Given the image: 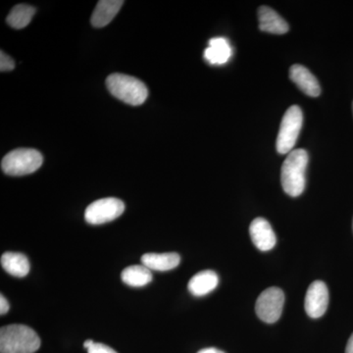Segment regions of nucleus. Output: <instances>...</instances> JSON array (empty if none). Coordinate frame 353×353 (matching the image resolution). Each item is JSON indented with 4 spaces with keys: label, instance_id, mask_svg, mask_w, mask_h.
Returning <instances> with one entry per match:
<instances>
[{
    "label": "nucleus",
    "instance_id": "obj_5",
    "mask_svg": "<svg viewBox=\"0 0 353 353\" xmlns=\"http://www.w3.org/2000/svg\"><path fill=\"white\" fill-rule=\"evenodd\" d=\"M303 124V114L301 108L297 105L290 106L285 111L280 131H279L276 148L281 154H288L294 150L299 132Z\"/></svg>",
    "mask_w": 353,
    "mask_h": 353
},
{
    "label": "nucleus",
    "instance_id": "obj_4",
    "mask_svg": "<svg viewBox=\"0 0 353 353\" xmlns=\"http://www.w3.org/2000/svg\"><path fill=\"white\" fill-rule=\"evenodd\" d=\"M43 162L41 153L32 148H19L9 152L1 161L3 173L9 176H25L38 170Z\"/></svg>",
    "mask_w": 353,
    "mask_h": 353
},
{
    "label": "nucleus",
    "instance_id": "obj_3",
    "mask_svg": "<svg viewBox=\"0 0 353 353\" xmlns=\"http://www.w3.org/2000/svg\"><path fill=\"white\" fill-rule=\"evenodd\" d=\"M106 85L113 97L130 105H141L148 97V88L145 83L134 77L125 74L117 73L109 76Z\"/></svg>",
    "mask_w": 353,
    "mask_h": 353
},
{
    "label": "nucleus",
    "instance_id": "obj_18",
    "mask_svg": "<svg viewBox=\"0 0 353 353\" xmlns=\"http://www.w3.org/2000/svg\"><path fill=\"white\" fill-rule=\"evenodd\" d=\"M34 13H36V9L34 7L27 4H18L7 16V24L14 29H23L31 23Z\"/></svg>",
    "mask_w": 353,
    "mask_h": 353
},
{
    "label": "nucleus",
    "instance_id": "obj_9",
    "mask_svg": "<svg viewBox=\"0 0 353 353\" xmlns=\"http://www.w3.org/2000/svg\"><path fill=\"white\" fill-rule=\"evenodd\" d=\"M250 234L252 243L261 252H269L277 243V238L270 223L264 218H256L250 226Z\"/></svg>",
    "mask_w": 353,
    "mask_h": 353
},
{
    "label": "nucleus",
    "instance_id": "obj_21",
    "mask_svg": "<svg viewBox=\"0 0 353 353\" xmlns=\"http://www.w3.org/2000/svg\"><path fill=\"white\" fill-rule=\"evenodd\" d=\"M9 308H10V305H9L8 301L4 297L3 294H1V296H0V314H6Z\"/></svg>",
    "mask_w": 353,
    "mask_h": 353
},
{
    "label": "nucleus",
    "instance_id": "obj_12",
    "mask_svg": "<svg viewBox=\"0 0 353 353\" xmlns=\"http://www.w3.org/2000/svg\"><path fill=\"white\" fill-rule=\"evenodd\" d=\"M141 263L150 271H170L179 266L181 257L178 253H146L141 256Z\"/></svg>",
    "mask_w": 353,
    "mask_h": 353
},
{
    "label": "nucleus",
    "instance_id": "obj_8",
    "mask_svg": "<svg viewBox=\"0 0 353 353\" xmlns=\"http://www.w3.org/2000/svg\"><path fill=\"white\" fill-rule=\"evenodd\" d=\"M329 304V290L322 281H315L309 285L304 307L310 318L318 319L326 313Z\"/></svg>",
    "mask_w": 353,
    "mask_h": 353
},
{
    "label": "nucleus",
    "instance_id": "obj_14",
    "mask_svg": "<svg viewBox=\"0 0 353 353\" xmlns=\"http://www.w3.org/2000/svg\"><path fill=\"white\" fill-rule=\"evenodd\" d=\"M219 284V278L214 271L199 272L190 279L188 289L194 296H204L210 294Z\"/></svg>",
    "mask_w": 353,
    "mask_h": 353
},
{
    "label": "nucleus",
    "instance_id": "obj_17",
    "mask_svg": "<svg viewBox=\"0 0 353 353\" xmlns=\"http://www.w3.org/2000/svg\"><path fill=\"white\" fill-rule=\"evenodd\" d=\"M121 279L130 287L141 288L152 282V271L143 265H132L122 272Z\"/></svg>",
    "mask_w": 353,
    "mask_h": 353
},
{
    "label": "nucleus",
    "instance_id": "obj_20",
    "mask_svg": "<svg viewBox=\"0 0 353 353\" xmlns=\"http://www.w3.org/2000/svg\"><path fill=\"white\" fill-rule=\"evenodd\" d=\"M88 353H117L113 348L101 343H94L92 347L88 348Z\"/></svg>",
    "mask_w": 353,
    "mask_h": 353
},
{
    "label": "nucleus",
    "instance_id": "obj_7",
    "mask_svg": "<svg viewBox=\"0 0 353 353\" xmlns=\"http://www.w3.org/2000/svg\"><path fill=\"white\" fill-rule=\"evenodd\" d=\"M124 211V202L115 197H108L90 203L85 209V219L90 225L105 224L117 219Z\"/></svg>",
    "mask_w": 353,
    "mask_h": 353
},
{
    "label": "nucleus",
    "instance_id": "obj_11",
    "mask_svg": "<svg viewBox=\"0 0 353 353\" xmlns=\"http://www.w3.org/2000/svg\"><path fill=\"white\" fill-rule=\"evenodd\" d=\"M259 29L262 32L284 34L289 32V24L274 9L261 6L259 9Z\"/></svg>",
    "mask_w": 353,
    "mask_h": 353
},
{
    "label": "nucleus",
    "instance_id": "obj_25",
    "mask_svg": "<svg viewBox=\"0 0 353 353\" xmlns=\"http://www.w3.org/2000/svg\"><path fill=\"white\" fill-rule=\"evenodd\" d=\"M352 110H353V103H352Z\"/></svg>",
    "mask_w": 353,
    "mask_h": 353
},
{
    "label": "nucleus",
    "instance_id": "obj_13",
    "mask_svg": "<svg viewBox=\"0 0 353 353\" xmlns=\"http://www.w3.org/2000/svg\"><path fill=\"white\" fill-rule=\"evenodd\" d=\"M123 4L124 1L122 0H101L97 2L90 19L92 25L94 28L105 27L117 15Z\"/></svg>",
    "mask_w": 353,
    "mask_h": 353
},
{
    "label": "nucleus",
    "instance_id": "obj_15",
    "mask_svg": "<svg viewBox=\"0 0 353 353\" xmlns=\"http://www.w3.org/2000/svg\"><path fill=\"white\" fill-rule=\"evenodd\" d=\"M231 46L225 38H214L209 41L208 48L204 51V58L211 65L227 63L232 57Z\"/></svg>",
    "mask_w": 353,
    "mask_h": 353
},
{
    "label": "nucleus",
    "instance_id": "obj_2",
    "mask_svg": "<svg viewBox=\"0 0 353 353\" xmlns=\"http://www.w3.org/2000/svg\"><path fill=\"white\" fill-rule=\"evenodd\" d=\"M41 347L38 334L25 325H8L0 329V352L34 353Z\"/></svg>",
    "mask_w": 353,
    "mask_h": 353
},
{
    "label": "nucleus",
    "instance_id": "obj_24",
    "mask_svg": "<svg viewBox=\"0 0 353 353\" xmlns=\"http://www.w3.org/2000/svg\"><path fill=\"white\" fill-rule=\"evenodd\" d=\"M94 345V341L88 340V341H85V343H83V347L87 348V350H88V348L92 347V345Z\"/></svg>",
    "mask_w": 353,
    "mask_h": 353
},
{
    "label": "nucleus",
    "instance_id": "obj_23",
    "mask_svg": "<svg viewBox=\"0 0 353 353\" xmlns=\"http://www.w3.org/2000/svg\"><path fill=\"white\" fill-rule=\"evenodd\" d=\"M345 353H353V334L350 336V340L347 341Z\"/></svg>",
    "mask_w": 353,
    "mask_h": 353
},
{
    "label": "nucleus",
    "instance_id": "obj_22",
    "mask_svg": "<svg viewBox=\"0 0 353 353\" xmlns=\"http://www.w3.org/2000/svg\"><path fill=\"white\" fill-rule=\"evenodd\" d=\"M197 353H225L222 350H218L215 347L204 348V350H199Z\"/></svg>",
    "mask_w": 353,
    "mask_h": 353
},
{
    "label": "nucleus",
    "instance_id": "obj_6",
    "mask_svg": "<svg viewBox=\"0 0 353 353\" xmlns=\"http://www.w3.org/2000/svg\"><path fill=\"white\" fill-rule=\"evenodd\" d=\"M284 304V292L277 287H271L262 292L257 299L255 311L260 320L273 324L280 319Z\"/></svg>",
    "mask_w": 353,
    "mask_h": 353
},
{
    "label": "nucleus",
    "instance_id": "obj_19",
    "mask_svg": "<svg viewBox=\"0 0 353 353\" xmlns=\"http://www.w3.org/2000/svg\"><path fill=\"white\" fill-rule=\"evenodd\" d=\"M14 67H15V63H14L12 58L8 57L3 51H1L0 52V71H12Z\"/></svg>",
    "mask_w": 353,
    "mask_h": 353
},
{
    "label": "nucleus",
    "instance_id": "obj_1",
    "mask_svg": "<svg viewBox=\"0 0 353 353\" xmlns=\"http://www.w3.org/2000/svg\"><path fill=\"white\" fill-rule=\"evenodd\" d=\"M308 159V153L303 148L292 150L285 158L281 172V182L285 194L290 196H299L304 192Z\"/></svg>",
    "mask_w": 353,
    "mask_h": 353
},
{
    "label": "nucleus",
    "instance_id": "obj_26",
    "mask_svg": "<svg viewBox=\"0 0 353 353\" xmlns=\"http://www.w3.org/2000/svg\"><path fill=\"white\" fill-rule=\"evenodd\" d=\"M352 227H353V225H352Z\"/></svg>",
    "mask_w": 353,
    "mask_h": 353
},
{
    "label": "nucleus",
    "instance_id": "obj_16",
    "mask_svg": "<svg viewBox=\"0 0 353 353\" xmlns=\"http://www.w3.org/2000/svg\"><path fill=\"white\" fill-rule=\"evenodd\" d=\"M1 266L7 273L17 278H24L30 272L29 260L26 255L19 252L3 253Z\"/></svg>",
    "mask_w": 353,
    "mask_h": 353
},
{
    "label": "nucleus",
    "instance_id": "obj_10",
    "mask_svg": "<svg viewBox=\"0 0 353 353\" xmlns=\"http://www.w3.org/2000/svg\"><path fill=\"white\" fill-rule=\"evenodd\" d=\"M290 78L308 97H317L321 94V88L317 79L303 65H292L290 69Z\"/></svg>",
    "mask_w": 353,
    "mask_h": 353
}]
</instances>
